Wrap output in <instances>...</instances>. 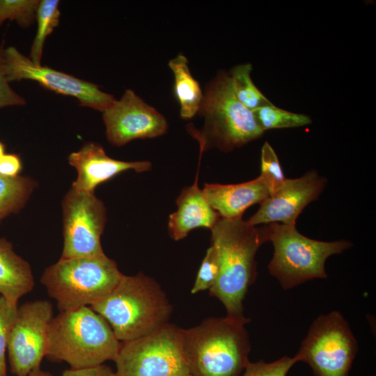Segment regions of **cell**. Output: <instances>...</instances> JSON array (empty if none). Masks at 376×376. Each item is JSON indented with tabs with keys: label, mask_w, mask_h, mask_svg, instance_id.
Wrapping results in <instances>:
<instances>
[{
	"label": "cell",
	"mask_w": 376,
	"mask_h": 376,
	"mask_svg": "<svg viewBox=\"0 0 376 376\" xmlns=\"http://www.w3.org/2000/svg\"><path fill=\"white\" fill-rule=\"evenodd\" d=\"M211 231L219 269L210 295L224 304L227 315L242 316L243 301L256 278V252L268 242L266 225L256 227L242 217H221Z\"/></svg>",
	"instance_id": "6da1fadb"
},
{
	"label": "cell",
	"mask_w": 376,
	"mask_h": 376,
	"mask_svg": "<svg viewBox=\"0 0 376 376\" xmlns=\"http://www.w3.org/2000/svg\"><path fill=\"white\" fill-rule=\"evenodd\" d=\"M109 324L117 339L129 342L169 322L172 305L160 285L143 273L123 274L106 297L90 306Z\"/></svg>",
	"instance_id": "7a4b0ae2"
},
{
	"label": "cell",
	"mask_w": 376,
	"mask_h": 376,
	"mask_svg": "<svg viewBox=\"0 0 376 376\" xmlns=\"http://www.w3.org/2000/svg\"><path fill=\"white\" fill-rule=\"evenodd\" d=\"M250 319L210 318L182 329L185 354L194 376H240L250 362L251 343L245 325Z\"/></svg>",
	"instance_id": "3957f363"
},
{
	"label": "cell",
	"mask_w": 376,
	"mask_h": 376,
	"mask_svg": "<svg viewBox=\"0 0 376 376\" xmlns=\"http://www.w3.org/2000/svg\"><path fill=\"white\" fill-rule=\"evenodd\" d=\"M121 343L107 322L90 306L60 312L49 327L46 357L70 368L97 366L116 359Z\"/></svg>",
	"instance_id": "277c9868"
},
{
	"label": "cell",
	"mask_w": 376,
	"mask_h": 376,
	"mask_svg": "<svg viewBox=\"0 0 376 376\" xmlns=\"http://www.w3.org/2000/svg\"><path fill=\"white\" fill-rule=\"evenodd\" d=\"M198 113L204 118L203 128L189 126L188 130L198 141L200 155L211 148L231 151L264 133L253 112L237 98L230 75L223 71L206 86Z\"/></svg>",
	"instance_id": "5b68a950"
},
{
	"label": "cell",
	"mask_w": 376,
	"mask_h": 376,
	"mask_svg": "<svg viewBox=\"0 0 376 376\" xmlns=\"http://www.w3.org/2000/svg\"><path fill=\"white\" fill-rule=\"evenodd\" d=\"M123 274L106 255L60 258L43 272L40 281L60 312L91 306L116 286Z\"/></svg>",
	"instance_id": "8992f818"
},
{
	"label": "cell",
	"mask_w": 376,
	"mask_h": 376,
	"mask_svg": "<svg viewBox=\"0 0 376 376\" xmlns=\"http://www.w3.org/2000/svg\"><path fill=\"white\" fill-rule=\"evenodd\" d=\"M265 225L267 240L274 246L268 269L284 290L314 279L327 278V259L342 253L352 245L345 240L322 242L308 238L297 230L295 224Z\"/></svg>",
	"instance_id": "52a82bcc"
},
{
	"label": "cell",
	"mask_w": 376,
	"mask_h": 376,
	"mask_svg": "<svg viewBox=\"0 0 376 376\" xmlns=\"http://www.w3.org/2000/svg\"><path fill=\"white\" fill-rule=\"evenodd\" d=\"M116 376H186L190 374L182 329L168 323L146 336L122 343L114 360Z\"/></svg>",
	"instance_id": "ba28073f"
},
{
	"label": "cell",
	"mask_w": 376,
	"mask_h": 376,
	"mask_svg": "<svg viewBox=\"0 0 376 376\" xmlns=\"http://www.w3.org/2000/svg\"><path fill=\"white\" fill-rule=\"evenodd\" d=\"M358 351L347 321L336 311L319 315L295 355L315 376H348Z\"/></svg>",
	"instance_id": "9c48e42d"
},
{
	"label": "cell",
	"mask_w": 376,
	"mask_h": 376,
	"mask_svg": "<svg viewBox=\"0 0 376 376\" xmlns=\"http://www.w3.org/2000/svg\"><path fill=\"white\" fill-rule=\"evenodd\" d=\"M53 307L47 300H35L17 307L7 350L11 373L28 376L40 368L46 357Z\"/></svg>",
	"instance_id": "30bf717a"
},
{
	"label": "cell",
	"mask_w": 376,
	"mask_h": 376,
	"mask_svg": "<svg viewBox=\"0 0 376 376\" xmlns=\"http://www.w3.org/2000/svg\"><path fill=\"white\" fill-rule=\"evenodd\" d=\"M63 248L61 258L102 256L100 237L106 221V210L94 192L72 187L63 202Z\"/></svg>",
	"instance_id": "8fae6325"
},
{
	"label": "cell",
	"mask_w": 376,
	"mask_h": 376,
	"mask_svg": "<svg viewBox=\"0 0 376 376\" xmlns=\"http://www.w3.org/2000/svg\"><path fill=\"white\" fill-rule=\"evenodd\" d=\"M4 70L8 82L32 80L59 94L72 96L80 105L104 112L116 100L93 83L47 66L36 65L15 47L4 48Z\"/></svg>",
	"instance_id": "7c38bea8"
},
{
	"label": "cell",
	"mask_w": 376,
	"mask_h": 376,
	"mask_svg": "<svg viewBox=\"0 0 376 376\" xmlns=\"http://www.w3.org/2000/svg\"><path fill=\"white\" fill-rule=\"evenodd\" d=\"M109 143L122 146L136 139L155 138L166 132V118L130 89L102 112Z\"/></svg>",
	"instance_id": "4fadbf2b"
},
{
	"label": "cell",
	"mask_w": 376,
	"mask_h": 376,
	"mask_svg": "<svg viewBox=\"0 0 376 376\" xmlns=\"http://www.w3.org/2000/svg\"><path fill=\"white\" fill-rule=\"evenodd\" d=\"M327 179L315 170L301 177L285 179L283 185L260 204L258 210L247 221L253 226L279 223L296 224L304 207L318 198Z\"/></svg>",
	"instance_id": "5bb4252c"
},
{
	"label": "cell",
	"mask_w": 376,
	"mask_h": 376,
	"mask_svg": "<svg viewBox=\"0 0 376 376\" xmlns=\"http://www.w3.org/2000/svg\"><path fill=\"white\" fill-rule=\"evenodd\" d=\"M68 161L77 171L72 187L86 192H94L98 185L119 173L130 169L143 172L151 168L148 161L125 162L111 158L100 144L93 142L86 143L78 151L72 152Z\"/></svg>",
	"instance_id": "9a60e30c"
},
{
	"label": "cell",
	"mask_w": 376,
	"mask_h": 376,
	"mask_svg": "<svg viewBox=\"0 0 376 376\" xmlns=\"http://www.w3.org/2000/svg\"><path fill=\"white\" fill-rule=\"evenodd\" d=\"M202 191L207 202L220 217L228 219L242 217L249 207L260 203L269 196L260 176L238 184H205Z\"/></svg>",
	"instance_id": "2e32d148"
},
{
	"label": "cell",
	"mask_w": 376,
	"mask_h": 376,
	"mask_svg": "<svg viewBox=\"0 0 376 376\" xmlns=\"http://www.w3.org/2000/svg\"><path fill=\"white\" fill-rule=\"evenodd\" d=\"M198 173L195 182L182 189L176 199L178 210L169 217L168 229L175 240L185 238L193 229H212L221 218L205 200L198 186Z\"/></svg>",
	"instance_id": "e0dca14e"
},
{
	"label": "cell",
	"mask_w": 376,
	"mask_h": 376,
	"mask_svg": "<svg viewBox=\"0 0 376 376\" xmlns=\"http://www.w3.org/2000/svg\"><path fill=\"white\" fill-rule=\"evenodd\" d=\"M33 276L30 265L17 255L13 244L0 238V295L12 306L32 290Z\"/></svg>",
	"instance_id": "ac0fdd59"
},
{
	"label": "cell",
	"mask_w": 376,
	"mask_h": 376,
	"mask_svg": "<svg viewBox=\"0 0 376 376\" xmlns=\"http://www.w3.org/2000/svg\"><path fill=\"white\" fill-rule=\"evenodd\" d=\"M169 66L174 75V93L180 106V116L191 118L198 113L203 98L200 84L191 75L183 54L171 59Z\"/></svg>",
	"instance_id": "d6986e66"
},
{
	"label": "cell",
	"mask_w": 376,
	"mask_h": 376,
	"mask_svg": "<svg viewBox=\"0 0 376 376\" xmlns=\"http://www.w3.org/2000/svg\"><path fill=\"white\" fill-rule=\"evenodd\" d=\"M59 1L42 0L36 13L37 32L31 45L29 58L36 65H41L43 47L46 38L59 24Z\"/></svg>",
	"instance_id": "ffe728a7"
},
{
	"label": "cell",
	"mask_w": 376,
	"mask_h": 376,
	"mask_svg": "<svg viewBox=\"0 0 376 376\" xmlns=\"http://www.w3.org/2000/svg\"><path fill=\"white\" fill-rule=\"evenodd\" d=\"M251 63L235 65L230 72L233 88L238 100L253 111L272 103L257 88L252 81Z\"/></svg>",
	"instance_id": "44dd1931"
},
{
	"label": "cell",
	"mask_w": 376,
	"mask_h": 376,
	"mask_svg": "<svg viewBox=\"0 0 376 376\" xmlns=\"http://www.w3.org/2000/svg\"><path fill=\"white\" fill-rule=\"evenodd\" d=\"M33 188V182L27 178L6 177L0 174V220L18 211L26 203Z\"/></svg>",
	"instance_id": "7402d4cb"
},
{
	"label": "cell",
	"mask_w": 376,
	"mask_h": 376,
	"mask_svg": "<svg viewBox=\"0 0 376 376\" xmlns=\"http://www.w3.org/2000/svg\"><path fill=\"white\" fill-rule=\"evenodd\" d=\"M253 112L258 125L264 132L271 129L304 127L311 123L308 116L290 112L273 104L260 107Z\"/></svg>",
	"instance_id": "603a6c76"
},
{
	"label": "cell",
	"mask_w": 376,
	"mask_h": 376,
	"mask_svg": "<svg viewBox=\"0 0 376 376\" xmlns=\"http://www.w3.org/2000/svg\"><path fill=\"white\" fill-rule=\"evenodd\" d=\"M38 0H0V26L7 19L26 28L36 19Z\"/></svg>",
	"instance_id": "cb8c5ba5"
},
{
	"label": "cell",
	"mask_w": 376,
	"mask_h": 376,
	"mask_svg": "<svg viewBox=\"0 0 376 376\" xmlns=\"http://www.w3.org/2000/svg\"><path fill=\"white\" fill-rule=\"evenodd\" d=\"M260 177L265 183L269 195L274 193L286 179L276 153L267 141L261 148Z\"/></svg>",
	"instance_id": "d4e9b609"
},
{
	"label": "cell",
	"mask_w": 376,
	"mask_h": 376,
	"mask_svg": "<svg viewBox=\"0 0 376 376\" xmlns=\"http://www.w3.org/2000/svg\"><path fill=\"white\" fill-rule=\"evenodd\" d=\"M219 269L217 255L214 248L211 245L203 259L191 292L196 294L210 290L217 279Z\"/></svg>",
	"instance_id": "484cf974"
},
{
	"label": "cell",
	"mask_w": 376,
	"mask_h": 376,
	"mask_svg": "<svg viewBox=\"0 0 376 376\" xmlns=\"http://www.w3.org/2000/svg\"><path fill=\"white\" fill-rule=\"evenodd\" d=\"M297 362L295 356H284L269 363L263 360L255 363L249 362L242 376H287L289 370Z\"/></svg>",
	"instance_id": "4316f807"
},
{
	"label": "cell",
	"mask_w": 376,
	"mask_h": 376,
	"mask_svg": "<svg viewBox=\"0 0 376 376\" xmlns=\"http://www.w3.org/2000/svg\"><path fill=\"white\" fill-rule=\"evenodd\" d=\"M17 310V306H10L3 297L0 296V376H7L5 354Z\"/></svg>",
	"instance_id": "83f0119b"
},
{
	"label": "cell",
	"mask_w": 376,
	"mask_h": 376,
	"mask_svg": "<svg viewBox=\"0 0 376 376\" xmlns=\"http://www.w3.org/2000/svg\"><path fill=\"white\" fill-rule=\"evenodd\" d=\"M3 41L0 45V109L10 106L24 105L25 100L10 86L6 79L3 58Z\"/></svg>",
	"instance_id": "f1b7e54d"
},
{
	"label": "cell",
	"mask_w": 376,
	"mask_h": 376,
	"mask_svg": "<svg viewBox=\"0 0 376 376\" xmlns=\"http://www.w3.org/2000/svg\"><path fill=\"white\" fill-rule=\"evenodd\" d=\"M60 376H116L115 372L109 366L102 364L86 368H70Z\"/></svg>",
	"instance_id": "f546056e"
},
{
	"label": "cell",
	"mask_w": 376,
	"mask_h": 376,
	"mask_svg": "<svg viewBox=\"0 0 376 376\" xmlns=\"http://www.w3.org/2000/svg\"><path fill=\"white\" fill-rule=\"evenodd\" d=\"M22 164L18 156L4 154L0 157V174L6 177H15L20 171Z\"/></svg>",
	"instance_id": "4dcf8cb0"
},
{
	"label": "cell",
	"mask_w": 376,
	"mask_h": 376,
	"mask_svg": "<svg viewBox=\"0 0 376 376\" xmlns=\"http://www.w3.org/2000/svg\"><path fill=\"white\" fill-rule=\"evenodd\" d=\"M28 376H52V375L49 372L38 368L32 371Z\"/></svg>",
	"instance_id": "1f68e13d"
},
{
	"label": "cell",
	"mask_w": 376,
	"mask_h": 376,
	"mask_svg": "<svg viewBox=\"0 0 376 376\" xmlns=\"http://www.w3.org/2000/svg\"><path fill=\"white\" fill-rule=\"evenodd\" d=\"M4 145L1 142H0V157L4 155Z\"/></svg>",
	"instance_id": "d6a6232c"
},
{
	"label": "cell",
	"mask_w": 376,
	"mask_h": 376,
	"mask_svg": "<svg viewBox=\"0 0 376 376\" xmlns=\"http://www.w3.org/2000/svg\"><path fill=\"white\" fill-rule=\"evenodd\" d=\"M186 376H194V375H191V374H189V375H186Z\"/></svg>",
	"instance_id": "836d02e7"
}]
</instances>
